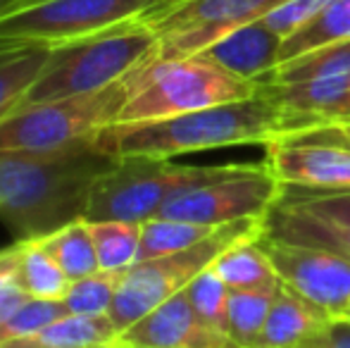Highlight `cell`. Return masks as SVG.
<instances>
[{
    "mask_svg": "<svg viewBox=\"0 0 350 348\" xmlns=\"http://www.w3.org/2000/svg\"><path fill=\"white\" fill-rule=\"evenodd\" d=\"M279 193L281 184L267 163H236L229 174L176 193L157 217L184 219L205 227H224L250 217L262 219Z\"/></svg>",
    "mask_w": 350,
    "mask_h": 348,
    "instance_id": "9",
    "label": "cell"
},
{
    "mask_svg": "<svg viewBox=\"0 0 350 348\" xmlns=\"http://www.w3.org/2000/svg\"><path fill=\"white\" fill-rule=\"evenodd\" d=\"M17 279L29 296L43 301H62L72 284L38 239L17 241Z\"/></svg>",
    "mask_w": 350,
    "mask_h": 348,
    "instance_id": "21",
    "label": "cell"
},
{
    "mask_svg": "<svg viewBox=\"0 0 350 348\" xmlns=\"http://www.w3.org/2000/svg\"><path fill=\"white\" fill-rule=\"evenodd\" d=\"M12 3V0H0V14L5 12V10H8V5Z\"/></svg>",
    "mask_w": 350,
    "mask_h": 348,
    "instance_id": "35",
    "label": "cell"
},
{
    "mask_svg": "<svg viewBox=\"0 0 350 348\" xmlns=\"http://www.w3.org/2000/svg\"><path fill=\"white\" fill-rule=\"evenodd\" d=\"M348 120H350V107H348ZM343 122H346V120H343Z\"/></svg>",
    "mask_w": 350,
    "mask_h": 348,
    "instance_id": "37",
    "label": "cell"
},
{
    "mask_svg": "<svg viewBox=\"0 0 350 348\" xmlns=\"http://www.w3.org/2000/svg\"><path fill=\"white\" fill-rule=\"evenodd\" d=\"M260 237L350 258V189L314 191L281 186L279 198L262 217Z\"/></svg>",
    "mask_w": 350,
    "mask_h": 348,
    "instance_id": "10",
    "label": "cell"
},
{
    "mask_svg": "<svg viewBox=\"0 0 350 348\" xmlns=\"http://www.w3.org/2000/svg\"><path fill=\"white\" fill-rule=\"evenodd\" d=\"M124 272H105L98 269L91 277L77 279L70 284L62 303L72 315H107L112 301H115L117 286Z\"/></svg>",
    "mask_w": 350,
    "mask_h": 348,
    "instance_id": "28",
    "label": "cell"
},
{
    "mask_svg": "<svg viewBox=\"0 0 350 348\" xmlns=\"http://www.w3.org/2000/svg\"><path fill=\"white\" fill-rule=\"evenodd\" d=\"M281 46L284 38L274 34L262 19H255L221 36L198 55L241 79L262 84L281 62Z\"/></svg>",
    "mask_w": 350,
    "mask_h": 348,
    "instance_id": "15",
    "label": "cell"
},
{
    "mask_svg": "<svg viewBox=\"0 0 350 348\" xmlns=\"http://www.w3.org/2000/svg\"><path fill=\"white\" fill-rule=\"evenodd\" d=\"M38 243L55 258V263L60 265L70 282L91 277L100 269L96 243H93L86 219H77V222L48 234V237H41Z\"/></svg>",
    "mask_w": 350,
    "mask_h": 348,
    "instance_id": "23",
    "label": "cell"
},
{
    "mask_svg": "<svg viewBox=\"0 0 350 348\" xmlns=\"http://www.w3.org/2000/svg\"><path fill=\"white\" fill-rule=\"evenodd\" d=\"M70 315L62 301H43V298H29L3 327H0V344L14 339H24L36 332L46 330L48 325L57 322L60 317Z\"/></svg>",
    "mask_w": 350,
    "mask_h": 348,
    "instance_id": "29",
    "label": "cell"
},
{
    "mask_svg": "<svg viewBox=\"0 0 350 348\" xmlns=\"http://www.w3.org/2000/svg\"><path fill=\"white\" fill-rule=\"evenodd\" d=\"M126 348H239L229 334L212 330L196 315L186 293H176L120 334Z\"/></svg>",
    "mask_w": 350,
    "mask_h": 348,
    "instance_id": "14",
    "label": "cell"
},
{
    "mask_svg": "<svg viewBox=\"0 0 350 348\" xmlns=\"http://www.w3.org/2000/svg\"><path fill=\"white\" fill-rule=\"evenodd\" d=\"M322 79H350V41L329 43V46L314 48L293 60L279 62L260 86Z\"/></svg>",
    "mask_w": 350,
    "mask_h": 348,
    "instance_id": "20",
    "label": "cell"
},
{
    "mask_svg": "<svg viewBox=\"0 0 350 348\" xmlns=\"http://www.w3.org/2000/svg\"><path fill=\"white\" fill-rule=\"evenodd\" d=\"M157 55V34L143 22H124L93 36L51 46V55L27 101L83 96L124 79Z\"/></svg>",
    "mask_w": 350,
    "mask_h": 348,
    "instance_id": "3",
    "label": "cell"
},
{
    "mask_svg": "<svg viewBox=\"0 0 350 348\" xmlns=\"http://www.w3.org/2000/svg\"><path fill=\"white\" fill-rule=\"evenodd\" d=\"M117 163L96 136L57 150H0V222L27 241L86 219L93 186Z\"/></svg>",
    "mask_w": 350,
    "mask_h": 348,
    "instance_id": "1",
    "label": "cell"
},
{
    "mask_svg": "<svg viewBox=\"0 0 350 348\" xmlns=\"http://www.w3.org/2000/svg\"><path fill=\"white\" fill-rule=\"evenodd\" d=\"M134 91V72L100 91L29 103L0 124V150H57L117 124Z\"/></svg>",
    "mask_w": 350,
    "mask_h": 348,
    "instance_id": "5",
    "label": "cell"
},
{
    "mask_svg": "<svg viewBox=\"0 0 350 348\" xmlns=\"http://www.w3.org/2000/svg\"><path fill=\"white\" fill-rule=\"evenodd\" d=\"M267 168L281 186L314 191L350 189V148L279 136L267 144Z\"/></svg>",
    "mask_w": 350,
    "mask_h": 348,
    "instance_id": "13",
    "label": "cell"
},
{
    "mask_svg": "<svg viewBox=\"0 0 350 348\" xmlns=\"http://www.w3.org/2000/svg\"><path fill=\"white\" fill-rule=\"evenodd\" d=\"M329 317L281 284L267 312V320L253 348H298Z\"/></svg>",
    "mask_w": 350,
    "mask_h": 348,
    "instance_id": "16",
    "label": "cell"
},
{
    "mask_svg": "<svg viewBox=\"0 0 350 348\" xmlns=\"http://www.w3.org/2000/svg\"><path fill=\"white\" fill-rule=\"evenodd\" d=\"M219 227H205V224L184 222V219L170 217H152L141 224V260L172 256V253L186 251V248L198 246Z\"/></svg>",
    "mask_w": 350,
    "mask_h": 348,
    "instance_id": "25",
    "label": "cell"
},
{
    "mask_svg": "<svg viewBox=\"0 0 350 348\" xmlns=\"http://www.w3.org/2000/svg\"><path fill=\"white\" fill-rule=\"evenodd\" d=\"M298 348H350V322L329 320Z\"/></svg>",
    "mask_w": 350,
    "mask_h": 348,
    "instance_id": "32",
    "label": "cell"
},
{
    "mask_svg": "<svg viewBox=\"0 0 350 348\" xmlns=\"http://www.w3.org/2000/svg\"><path fill=\"white\" fill-rule=\"evenodd\" d=\"M17 279V243L0 251V327L29 301Z\"/></svg>",
    "mask_w": 350,
    "mask_h": 348,
    "instance_id": "31",
    "label": "cell"
},
{
    "mask_svg": "<svg viewBox=\"0 0 350 348\" xmlns=\"http://www.w3.org/2000/svg\"><path fill=\"white\" fill-rule=\"evenodd\" d=\"M277 291H229V336L239 348L255 346Z\"/></svg>",
    "mask_w": 350,
    "mask_h": 348,
    "instance_id": "26",
    "label": "cell"
},
{
    "mask_svg": "<svg viewBox=\"0 0 350 348\" xmlns=\"http://www.w3.org/2000/svg\"><path fill=\"white\" fill-rule=\"evenodd\" d=\"M229 291L224 282L219 279V274L212 267L205 272H200L189 286L184 289L186 298L193 306L196 315L210 325L212 330L229 334Z\"/></svg>",
    "mask_w": 350,
    "mask_h": 348,
    "instance_id": "27",
    "label": "cell"
},
{
    "mask_svg": "<svg viewBox=\"0 0 350 348\" xmlns=\"http://www.w3.org/2000/svg\"><path fill=\"white\" fill-rule=\"evenodd\" d=\"M258 91L260 84L241 79L200 55L174 60L152 57L134 72V91L117 124L167 120L224 103L245 101Z\"/></svg>",
    "mask_w": 350,
    "mask_h": 348,
    "instance_id": "4",
    "label": "cell"
},
{
    "mask_svg": "<svg viewBox=\"0 0 350 348\" xmlns=\"http://www.w3.org/2000/svg\"><path fill=\"white\" fill-rule=\"evenodd\" d=\"M295 139H308L319 141V144H332V146H346L350 148V120L346 122H334V124H322L308 131H298V134H288Z\"/></svg>",
    "mask_w": 350,
    "mask_h": 348,
    "instance_id": "33",
    "label": "cell"
},
{
    "mask_svg": "<svg viewBox=\"0 0 350 348\" xmlns=\"http://www.w3.org/2000/svg\"><path fill=\"white\" fill-rule=\"evenodd\" d=\"M281 284L322 310L329 320H341L350 303V258L334 251L262 239Z\"/></svg>",
    "mask_w": 350,
    "mask_h": 348,
    "instance_id": "12",
    "label": "cell"
},
{
    "mask_svg": "<svg viewBox=\"0 0 350 348\" xmlns=\"http://www.w3.org/2000/svg\"><path fill=\"white\" fill-rule=\"evenodd\" d=\"M120 330L110 315H65L46 330L24 339L5 341L0 348H117Z\"/></svg>",
    "mask_w": 350,
    "mask_h": 348,
    "instance_id": "17",
    "label": "cell"
},
{
    "mask_svg": "<svg viewBox=\"0 0 350 348\" xmlns=\"http://www.w3.org/2000/svg\"><path fill=\"white\" fill-rule=\"evenodd\" d=\"M341 41H350V0H327L317 17H312L300 31L284 41L281 62Z\"/></svg>",
    "mask_w": 350,
    "mask_h": 348,
    "instance_id": "22",
    "label": "cell"
},
{
    "mask_svg": "<svg viewBox=\"0 0 350 348\" xmlns=\"http://www.w3.org/2000/svg\"><path fill=\"white\" fill-rule=\"evenodd\" d=\"M88 222V219H86ZM93 243H96L98 265L105 272H126L139 263L141 253V224L107 219V222H88Z\"/></svg>",
    "mask_w": 350,
    "mask_h": 348,
    "instance_id": "24",
    "label": "cell"
},
{
    "mask_svg": "<svg viewBox=\"0 0 350 348\" xmlns=\"http://www.w3.org/2000/svg\"><path fill=\"white\" fill-rule=\"evenodd\" d=\"M286 0H184L160 17L143 22L157 34V60L203 53L221 36L279 8Z\"/></svg>",
    "mask_w": 350,
    "mask_h": 348,
    "instance_id": "11",
    "label": "cell"
},
{
    "mask_svg": "<svg viewBox=\"0 0 350 348\" xmlns=\"http://www.w3.org/2000/svg\"><path fill=\"white\" fill-rule=\"evenodd\" d=\"M260 232H262V219H239V222L219 227L212 237L193 248L136 263L122 274L107 315L122 334L157 306L184 291L200 272L212 267L224 251H229L239 241L258 237Z\"/></svg>",
    "mask_w": 350,
    "mask_h": 348,
    "instance_id": "7",
    "label": "cell"
},
{
    "mask_svg": "<svg viewBox=\"0 0 350 348\" xmlns=\"http://www.w3.org/2000/svg\"><path fill=\"white\" fill-rule=\"evenodd\" d=\"M341 320L350 322V303H348V308H346V312H343V317H341Z\"/></svg>",
    "mask_w": 350,
    "mask_h": 348,
    "instance_id": "36",
    "label": "cell"
},
{
    "mask_svg": "<svg viewBox=\"0 0 350 348\" xmlns=\"http://www.w3.org/2000/svg\"><path fill=\"white\" fill-rule=\"evenodd\" d=\"M36 3H43V0H12V3L8 5V10H5V12H12V10L27 8V5H36ZM5 12H3V14H5Z\"/></svg>",
    "mask_w": 350,
    "mask_h": 348,
    "instance_id": "34",
    "label": "cell"
},
{
    "mask_svg": "<svg viewBox=\"0 0 350 348\" xmlns=\"http://www.w3.org/2000/svg\"><path fill=\"white\" fill-rule=\"evenodd\" d=\"M324 5H327V0H286L272 12L265 14L262 22L286 41L295 31H300L310 19L317 17V12Z\"/></svg>",
    "mask_w": 350,
    "mask_h": 348,
    "instance_id": "30",
    "label": "cell"
},
{
    "mask_svg": "<svg viewBox=\"0 0 350 348\" xmlns=\"http://www.w3.org/2000/svg\"><path fill=\"white\" fill-rule=\"evenodd\" d=\"M231 170L234 165L196 168L165 158H143V155L120 158V163L93 186L86 219L88 222L122 219V222L143 224L157 217L176 193L219 179Z\"/></svg>",
    "mask_w": 350,
    "mask_h": 348,
    "instance_id": "6",
    "label": "cell"
},
{
    "mask_svg": "<svg viewBox=\"0 0 350 348\" xmlns=\"http://www.w3.org/2000/svg\"><path fill=\"white\" fill-rule=\"evenodd\" d=\"M184 0H43L0 14V43H57L124 22H150Z\"/></svg>",
    "mask_w": 350,
    "mask_h": 348,
    "instance_id": "8",
    "label": "cell"
},
{
    "mask_svg": "<svg viewBox=\"0 0 350 348\" xmlns=\"http://www.w3.org/2000/svg\"><path fill=\"white\" fill-rule=\"evenodd\" d=\"M212 269L219 274V279L231 291H277L281 289V279L267 248L260 241V234L224 251L215 260Z\"/></svg>",
    "mask_w": 350,
    "mask_h": 348,
    "instance_id": "19",
    "label": "cell"
},
{
    "mask_svg": "<svg viewBox=\"0 0 350 348\" xmlns=\"http://www.w3.org/2000/svg\"><path fill=\"white\" fill-rule=\"evenodd\" d=\"M117 348H126V346H117Z\"/></svg>",
    "mask_w": 350,
    "mask_h": 348,
    "instance_id": "38",
    "label": "cell"
},
{
    "mask_svg": "<svg viewBox=\"0 0 350 348\" xmlns=\"http://www.w3.org/2000/svg\"><path fill=\"white\" fill-rule=\"evenodd\" d=\"M286 117L279 103L260 88L253 98L186 115L167 117L139 124H112L96 134L100 150L117 158L143 155L165 158L196 153V150L224 148V146L265 144L286 136Z\"/></svg>",
    "mask_w": 350,
    "mask_h": 348,
    "instance_id": "2",
    "label": "cell"
},
{
    "mask_svg": "<svg viewBox=\"0 0 350 348\" xmlns=\"http://www.w3.org/2000/svg\"><path fill=\"white\" fill-rule=\"evenodd\" d=\"M51 55L41 43H0V124L24 105Z\"/></svg>",
    "mask_w": 350,
    "mask_h": 348,
    "instance_id": "18",
    "label": "cell"
}]
</instances>
